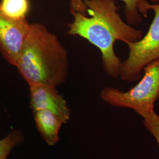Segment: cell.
I'll use <instances>...</instances> for the list:
<instances>
[{"label":"cell","instance_id":"obj_7","mask_svg":"<svg viewBox=\"0 0 159 159\" xmlns=\"http://www.w3.org/2000/svg\"><path fill=\"white\" fill-rule=\"evenodd\" d=\"M37 128L48 145L54 146L59 141V131L64 123L55 114L48 110L34 111Z\"/></svg>","mask_w":159,"mask_h":159},{"label":"cell","instance_id":"obj_6","mask_svg":"<svg viewBox=\"0 0 159 159\" xmlns=\"http://www.w3.org/2000/svg\"><path fill=\"white\" fill-rule=\"evenodd\" d=\"M30 86V107L34 111L48 110L55 114L67 123L70 120V110L66 100L56 90V87L43 84Z\"/></svg>","mask_w":159,"mask_h":159},{"label":"cell","instance_id":"obj_8","mask_svg":"<svg viewBox=\"0 0 159 159\" xmlns=\"http://www.w3.org/2000/svg\"><path fill=\"white\" fill-rule=\"evenodd\" d=\"M71 12H80L87 15V7L83 0H69ZM125 4V14L127 21L131 24H137L141 22L142 18L138 10L139 3L143 0H121ZM154 2L159 0H150Z\"/></svg>","mask_w":159,"mask_h":159},{"label":"cell","instance_id":"obj_2","mask_svg":"<svg viewBox=\"0 0 159 159\" xmlns=\"http://www.w3.org/2000/svg\"><path fill=\"white\" fill-rule=\"evenodd\" d=\"M69 65L67 50L56 35L43 24H30L15 66L29 85H61Z\"/></svg>","mask_w":159,"mask_h":159},{"label":"cell","instance_id":"obj_1","mask_svg":"<svg viewBox=\"0 0 159 159\" xmlns=\"http://www.w3.org/2000/svg\"><path fill=\"white\" fill-rule=\"evenodd\" d=\"M83 1L89 17L71 12L73 20L68 24L67 34L83 38L97 47L106 73L116 78L120 75L121 63L114 52V43L117 40L126 44L138 41L142 39L143 32L123 21L114 0Z\"/></svg>","mask_w":159,"mask_h":159},{"label":"cell","instance_id":"obj_4","mask_svg":"<svg viewBox=\"0 0 159 159\" xmlns=\"http://www.w3.org/2000/svg\"><path fill=\"white\" fill-rule=\"evenodd\" d=\"M149 10L155 14L148 33L141 40L129 43V54L127 59L121 63V79L134 81L140 77L142 71L148 64L159 59V4H152L147 0L141 1L138 6L139 12L147 16Z\"/></svg>","mask_w":159,"mask_h":159},{"label":"cell","instance_id":"obj_9","mask_svg":"<svg viewBox=\"0 0 159 159\" xmlns=\"http://www.w3.org/2000/svg\"><path fill=\"white\" fill-rule=\"evenodd\" d=\"M0 8L7 17L17 20H25L30 10V2L29 0H1Z\"/></svg>","mask_w":159,"mask_h":159},{"label":"cell","instance_id":"obj_5","mask_svg":"<svg viewBox=\"0 0 159 159\" xmlns=\"http://www.w3.org/2000/svg\"><path fill=\"white\" fill-rule=\"evenodd\" d=\"M30 26L27 20L12 19L0 8V51L6 61L13 66L16 64Z\"/></svg>","mask_w":159,"mask_h":159},{"label":"cell","instance_id":"obj_11","mask_svg":"<svg viewBox=\"0 0 159 159\" xmlns=\"http://www.w3.org/2000/svg\"><path fill=\"white\" fill-rule=\"evenodd\" d=\"M145 127L154 137L159 147V116L154 111L148 117L144 119Z\"/></svg>","mask_w":159,"mask_h":159},{"label":"cell","instance_id":"obj_3","mask_svg":"<svg viewBox=\"0 0 159 159\" xmlns=\"http://www.w3.org/2000/svg\"><path fill=\"white\" fill-rule=\"evenodd\" d=\"M143 70L142 79L129 91L106 87L101 91V98L113 106L131 108L143 119L148 117L154 111V103L159 100V59Z\"/></svg>","mask_w":159,"mask_h":159},{"label":"cell","instance_id":"obj_10","mask_svg":"<svg viewBox=\"0 0 159 159\" xmlns=\"http://www.w3.org/2000/svg\"><path fill=\"white\" fill-rule=\"evenodd\" d=\"M22 140L21 133L16 130L12 131L7 136L0 140V159H7L12 149Z\"/></svg>","mask_w":159,"mask_h":159}]
</instances>
